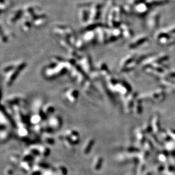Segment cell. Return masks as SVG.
Listing matches in <instances>:
<instances>
[{
  "label": "cell",
  "mask_w": 175,
  "mask_h": 175,
  "mask_svg": "<svg viewBox=\"0 0 175 175\" xmlns=\"http://www.w3.org/2000/svg\"></svg>",
  "instance_id": "cell-5"
},
{
  "label": "cell",
  "mask_w": 175,
  "mask_h": 175,
  "mask_svg": "<svg viewBox=\"0 0 175 175\" xmlns=\"http://www.w3.org/2000/svg\"><path fill=\"white\" fill-rule=\"evenodd\" d=\"M150 19H149V23H150L149 24V27H150L151 28L154 29L155 27H156L157 26V24L158 23V15L157 14H154V15H152L150 16Z\"/></svg>",
  "instance_id": "cell-2"
},
{
  "label": "cell",
  "mask_w": 175,
  "mask_h": 175,
  "mask_svg": "<svg viewBox=\"0 0 175 175\" xmlns=\"http://www.w3.org/2000/svg\"><path fill=\"white\" fill-rule=\"evenodd\" d=\"M149 6V3H139L136 6V11L139 14H144L147 11Z\"/></svg>",
  "instance_id": "cell-1"
},
{
  "label": "cell",
  "mask_w": 175,
  "mask_h": 175,
  "mask_svg": "<svg viewBox=\"0 0 175 175\" xmlns=\"http://www.w3.org/2000/svg\"><path fill=\"white\" fill-rule=\"evenodd\" d=\"M168 2V0H151L149 3L150 5H163Z\"/></svg>",
  "instance_id": "cell-4"
},
{
  "label": "cell",
  "mask_w": 175,
  "mask_h": 175,
  "mask_svg": "<svg viewBox=\"0 0 175 175\" xmlns=\"http://www.w3.org/2000/svg\"><path fill=\"white\" fill-rule=\"evenodd\" d=\"M147 40V37L145 35H143V36H139L138 37H137V39H135V41L133 42L132 44H131V46L132 47H137L140 44L143 43L145 41H146Z\"/></svg>",
  "instance_id": "cell-3"
}]
</instances>
